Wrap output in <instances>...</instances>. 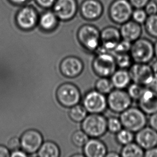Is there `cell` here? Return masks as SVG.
Instances as JSON below:
<instances>
[{"instance_id": "21", "label": "cell", "mask_w": 157, "mask_h": 157, "mask_svg": "<svg viewBox=\"0 0 157 157\" xmlns=\"http://www.w3.org/2000/svg\"><path fill=\"white\" fill-rule=\"evenodd\" d=\"M37 16L32 9L25 8L19 12L17 16V21L23 29H29L32 28L36 23Z\"/></svg>"}, {"instance_id": "30", "label": "cell", "mask_w": 157, "mask_h": 157, "mask_svg": "<svg viewBox=\"0 0 157 157\" xmlns=\"http://www.w3.org/2000/svg\"><path fill=\"white\" fill-rule=\"evenodd\" d=\"M116 64L120 69H127L133 64V60L130 53L119 54L114 55Z\"/></svg>"}, {"instance_id": "8", "label": "cell", "mask_w": 157, "mask_h": 157, "mask_svg": "<svg viewBox=\"0 0 157 157\" xmlns=\"http://www.w3.org/2000/svg\"><path fill=\"white\" fill-rule=\"evenodd\" d=\"M108 108L113 112H123L131 106L133 100L124 89H114L107 97Z\"/></svg>"}, {"instance_id": "36", "label": "cell", "mask_w": 157, "mask_h": 157, "mask_svg": "<svg viewBox=\"0 0 157 157\" xmlns=\"http://www.w3.org/2000/svg\"><path fill=\"white\" fill-rule=\"evenodd\" d=\"M144 9L148 16L157 14V2L154 0H150Z\"/></svg>"}, {"instance_id": "2", "label": "cell", "mask_w": 157, "mask_h": 157, "mask_svg": "<svg viewBox=\"0 0 157 157\" xmlns=\"http://www.w3.org/2000/svg\"><path fill=\"white\" fill-rule=\"evenodd\" d=\"M130 54L135 63H149L155 56L154 44L148 39L140 37L132 43Z\"/></svg>"}, {"instance_id": "44", "label": "cell", "mask_w": 157, "mask_h": 157, "mask_svg": "<svg viewBox=\"0 0 157 157\" xmlns=\"http://www.w3.org/2000/svg\"><path fill=\"white\" fill-rule=\"evenodd\" d=\"M151 68H152V70L153 71L154 76L157 77V60L154 62V63L151 66Z\"/></svg>"}, {"instance_id": "26", "label": "cell", "mask_w": 157, "mask_h": 157, "mask_svg": "<svg viewBox=\"0 0 157 157\" xmlns=\"http://www.w3.org/2000/svg\"><path fill=\"white\" fill-rule=\"evenodd\" d=\"M116 135L117 142L123 146L133 142L135 140V135H134V132L124 128H123Z\"/></svg>"}, {"instance_id": "47", "label": "cell", "mask_w": 157, "mask_h": 157, "mask_svg": "<svg viewBox=\"0 0 157 157\" xmlns=\"http://www.w3.org/2000/svg\"><path fill=\"white\" fill-rule=\"evenodd\" d=\"M13 2L17 3H22L23 2H26L27 0H11Z\"/></svg>"}, {"instance_id": "22", "label": "cell", "mask_w": 157, "mask_h": 157, "mask_svg": "<svg viewBox=\"0 0 157 157\" xmlns=\"http://www.w3.org/2000/svg\"><path fill=\"white\" fill-rule=\"evenodd\" d=\"M37 153L38 157H58L60 156V150L56 143L46 140L42 143Z\"/></svg>"}, {"instance_id": "24", "label": "cell", "mask_w": 157, "mask_h": 157, "mask_svg": "<svg viewBox=\"0 0 157 157\" xmlns=\"http://www.w3.org/2000/svg\"><path fill=\"white\" fill-rule=\"evenodd\" d=\"M88 113L84 106L78 104L70 107L68 112V117L73 122L81 123L88 115Z\"/></svg>"}, {"instance_id": "48", "label": "cell", "mask_w": 157, "mask_h": 157, "mask_svg": "<svg viewBox=\"0 0 157 157\" xmlns=\"http://www.w3.org/2000/svg\"><path fill=\"white\" fill-rule=\"evenodd\" d=\"M154 47H155V56L157 57V41L154 44Z\"/></svg>"}, {"instance_id": "5", "label": "cell", "mask_w": 157, "mask_h": 157, "mask_svg": "<svg viewBox=\"0 0 157 157\" xmlns=\"http://www.w3.org/2000/svg\"><path fill=\"white\" fill-rule=\"evenodd\" d=\"M78 38L84 49L91 52L98 51L101 44V31L95 26L84 25L78 30Z\"/></svg>"}, {"instance_id": "4", "label": "cell", "mask_w": 157, "mask_h": 157, "mask_svg": "<svg viewBox=\"0 0 157 157\" xmlns=\"http://www.w3.org/2000/svg\"><path fill=\"white\" fill-rule=\"evenodd\" d=\"M117 67L115 56L109 52H98L92 62L93 71L99 77H111Z\"/></svg>"}, {"instance_id": "15", "label": "cell", "mask_w": 157, "mask_h": 157, "mask_svg": "<svg viewBox=\"0 0 157 157\" xmlns=\"http://www.w3.org/2000/svg\"><path fill=\"white\" fill-rule=\"evenodd\" d=\"M135 142L145 150L157 146V132L150 126L142 128L136 132Z\"/></svg>"}, {"instance_id": "3", "label": "cell", "mask_w": 157, "mask_h": 157, "mask_svg": "<svg viewBox=\"0 0 157 157\" xmlns=\"http://www.w3.org/2000/svg\"><path fill=\"white\" fill-rule=\"evenodd\" d=\"M81 129L90 138H100L107 130V118L102 114H89L81 122Z\"/></svg>"}, {"instance_id": "27", "label": "cell", "mask_w": 157, "mask_h": 157, "mask_svg": "<svg viewBox=\"0 0 157 157\" xmlns=\"http://www.w3.org/2000/svg\"><path fill=\"white\" fill-rule=\"evenodd\" d=\"M88 135L83 130H78L71 136V142L73 145L78 147H83L89 140Z\"/></svg>"}, {"instance_id": "19", "label": "cell", "mask_w": 157, "mask_h": 157, "mask_svg": "<svg viewBox=\"0 0 157 157\" xmlns=\"http://www.w3.org/2000/svg\"><path fill=\"white\" fill-rule=\"evenodd\" d=\"M139 108L147 115L157 112V93L146 88L142 96L139 99Z\"/></svg>"}, {"instance_id": "10", "label": "cell", "mask_w": 157, "mask_h": 157, "mask_svg": "<svg viewBox=\"0 0 157 157\" xmlns=\"http://www.w3.org/2000/svg\"><path fill=\"white\" fill-rule=\"evenodd\" d=\"M20 140L22 149L29 155L37 152L43 143L44 138L38 130L29 129L22 133Z\"/></svg>"}, {"instance_id": "14", "label": "cell", "mask_w": 157, "mask_h": 157, "mask_svg": "<svg viewBox=\"0 0 157 157\" xmlns=\"http://www.w3.org/2000/svg\"><path fill=\"white\" fill-rule=\"evenodd\" d=\"M104 7L99 0H85L81 6L83 17L89 21H94L102 16Z\"/></svg>"}, {"instance_id": "13", "label": "cell", "mask_w": 157, "mask_h": 157, "mask_svg": "<svg viewBox=\"0 0 157 157\" xmlns=\"http://www.w3.org/2000/svg\"><path fill=\"white\" fill-rule=\"evenodd\" d=\"M84 64L82 60L74 56L64 57L60 62L59 70L62 74L68 78H74L83 72Z\"/></svg>"}, {"instance_id": "1", "label": "cell", "mask_w": 157, "mask_h": 157, "mask_svg": "<svg viewBox=\"0 0 157 157\" xmlns=\"http://www.w3.org/2000/svg\"><path fill=\"white\" fill-rule=\"evenodd\" d=\"M123 128L136 133L147 125V114L140 108L130 107L120 114Z\"/></svg>"}, {"instance_id": "11", "label": "cell", "mask_w": 157, "mask_h": 157, "mask_svg": "<svg viewBox=\"0 0 157 157\" xmlns=\"http://www.w3.org/2000/svg\"><path fill=\"white\" fill-rule=\"evenodd\" d=\"M121 40L122 37L119 29L112 26L104 28L101 31V44L98 52L112 53Z\"/></svg>"}, {"instance_id": "43", "label": "cell", "mask_w": 157, "mask_h": 157, "mask_svg": "<svg viewBox=\"0 0 157 157\" xmlns=\"http://www.w3.org/2000/svg\"><path fill=\"white\" fill-rule=\"evenodd\" d=\"M54 1L55 0H37L39 4L44 7L51 6L54 2Z\"/></svg>"}, {"instance_id": "25", "label": "cell", "mask_w": 157, "mask_h": 157, "mask_svg": "<svg viewBox=\"0 0 157 157\" xmlns=\"http://www.w3.org/2000/svg\"><path fill=\"white\" fill-rule=\"evenodd\" d=\"M95 88L96 91L104 95H108L115 89L109 77H100L96 82Z\"/></svg>"}, {"instance_id": "6", "label": "cell", "mask_w": 157, "mask_h": 157, "mask_svg": "<svg viewBox=\"0 0 157 157\" xmlns=\"http://www.w3.org/2000/svg\"><path fill=\"white\" fill-rule=\"evenodd\" d=\"M55 96L58 102L65 108H70L78 104L81 99L80 90L70 82L60 84L56 90Z\"/></svg>"}, {"instance_id": "39", "label": "cell", "mask_w": 157, "mask_h": 157, "mask_svg": "<svg viewBox=\"0 0 157 157\" xmlns=\"http://www.w3.org/2000/svg\"><path fill=\"white\" fill-rule=\"evenodd\" d=\"M148 89L151 90L157 93V77L154 76L151 82L145 86Z\"/></svg>"}, {"instance_id": "37", "label": "cell", "mask_w": 157, "mask_h": 157, "mask_svg": "<svg viewBox=\"0 0 157 157\" xmlns=\"http://www.w3.org/2000/svg\"><path fill=\"white\" fill-rule=\"evenodd\" d=\"M134 8H144L150 0H129Z\"/></svg>"}, {"instance_id": "29", "label": "cell", "mask_w": 157, "mask_h": 157, "mask_svg": "<svg viewBox=\"0 0 157 157\" xmlns=\"http://www.w3.org/2000/svg\"><path fill=\"white\" fill-rule=\"evenodd\" d=\"M127 92L133 100L138 101L144 92L146 87L137 83H131L127 87Z\"/></svg>"}, {"instance_id": "38", "label": "cell", "mask_w": 157, "mask_h": 157, "mask_svg": "<svg viewBox=\"0 0 157 157\" xmlns=\"http://www.w3.org/2000/svg\"><path fill=\"white\" fill-rule=\"evenodd\" d=\"M149 122L150 126L157 132V112L150 115Z\"/></svg>"}, {"instance_id": "42", "label": "cell", "mask_w": 157, "mask_h": 157, "mask_svg": "<svg viewBox=\"0 0 157 157\" xmlns=\"http://www.w3.org/2000/svg\"><path fill=\"white\" fill-rule=\"evenodd\" d=\"M144 157H157V146L145 151Z\"/></svg>"}, {"instance_id": "35", "label": "cell", "mask_w": 157, "mask_h": 157, "mask_svg": "<svg viewBox=\"0 0 157 157\" xmlns=\"http://www.w3.org/2000/svg\"><path fill=\"white\" fill-rule=\"evenodd\" d=\"M6 146L11 151L20 149L21 147L20 138L18 136H13L7 142Z\"/></svg>"}, {"instance_id": "7", "label": "cell", "mask_w": 157, "mask_h": 157, "mask_svg": "<svg viewBox=\"0 0 157 157\" xmlns=\"http://www.w3.org/2000/svg\"><path fill=\"white\" fill-rule=\"evenodd\" d=\"M134 9L129 0H114L109 7V16L113 23L122 25L131 19Z\"/></svg>"}, {"instance_id": "9", "label": "cell", "mask_w": 157, "mask_h": 157, "mask_svg": "<svg viewBox=\"0 0 157 157\" xmlns=\"http://www.w3.org/2000/svg\"><path fill=\"white\" fill-rule=\"evenodd\" d=\"M83 105L89 114H102L108 108L106 96L95 89L85 94Z\"/></svg>"}, {"instance_id": "40", "label": "cell", "mask_w": 157, "mask_h": 157, "mask_svg": "<svg viewBox=\"0 0 157 157\" xmlns=\"http://www.w3.org/2000/svg\"><path fill=\"white\" fill-rule=\"evenodd\" d=\"M10 156V150L6 146L0 144V157H9Z\"/></svg>"}, {"instance_id": "45", "label": "cell", "mask_w": 157, "mask_h": 157, "mask_svg": "<svg viewBox=\"0 0 157 157\" xmlns=\"http://www.w3.org/2000/svg\"><path fill=\"white\" fill-rule=\"evenodd\" d=\"M121 157L120 153H118L116 152H107L106 157Z\"/></svg>"}, {"instance_id": "31", "label": "cell", "mask_w": 157, "mask_h": 157, "mask_svg": "<svg viewBox=\"0 0 157 157\" xmlns=\"http://www.w3.org/2000/svg\"><path fill=\"white\" fill-rule=\"evenodd\" d=\"M56 15L51 12H47L41 17L40 25L45 30H50L54 26L57 19Z\"/></svg>"}, {"instance_id": "32", "label": "cell", "mask_w": 157, "mask_h": 157, "mask_svg": "<svg viewBox=\"0 0 157 157\" xmlns=\"http://www.w3.org/2000/svg\"><path fill=\"white\" fill-rule=\"evenodd\" d=\"M123 128L122 123L119 118L111 117L107 119V130L111 133L116 134Z\"/></svg>"}, {"instance_id": "12", "label": "cell", "mask_w": 157, "mask_h": 157, "mask_svg": "<svg viewBox=\"0 0 157 157\" xmlns=\"http://www.w3.org/2000/svg\"><path fill=\"white\" fill-rule=\"evenodd\" d=\"M131 81L146 86L154 77L151 66L148 63H135L129 70Z\"/></svg>"}, {"instance_id": "20", "label": "cell", "mask_w": 157, "mask_h": 157, "mask_svg": "<svg viewBox=\"0 0 157 157\" xmlns=\"http://www.w3.org/2000/svg\"><path fill=\"white\" fill-rule=\"evenodd\" d=\"M111 79L114 88L118 89L127 88L131 82L129 70L124 69L116 70L111 76Z\"/></svg>"}, {"instance_id": "33", "label": "cell", "mask_w": 157, "mask_h": 157, "mask_svg": "<svg viewBox=\"0 0 157 157\" xmlns=\"http://www.w3.org/2000/svg\"><path fill=\"white\" fill-rule=\"evenodd\" d=\"M148 15L144 8H135L132 13L131 19L140 25L144 24Z\"/></svg>"}, {"instance_id": "34", "label": "cell", "mask_w": 157, "mask_h": 157, "mask_svg": "<svg viewBox=\"0 0 157 157\" xmlns=\"http://www.w3.org/2000/svg\"><path fill=\"white\" fill-rule=\"evenodd\" d=\"M132 43L127 41L124 40L122 39L120 42L114 49L112 54L115 55L119 54H124V53H130Z\"/></svg>"}, {"instance_id": "41", "label": "cell", "mask_w": 157, "mask_h": 157, "mask_svg": "<svg viewBox=\"0 0 157 157\" xmlns=\"http://www.w3.org/2000/svg\"><path fill=\"white\" fill-rule=\"evenodd\" d=\"M10 156L12 157H28V155L22 149V150L18 149L15 151H11Z\"/></svg>"}, {"instance_id": "18", "label": "cell", "mask_w": 157, "mask_h": 157, "mask_svg": "<svg viewBox=\"0 0 157 157\" xmlns=\"http://www.w3.org/2000/svg\"><path fill=\"white\" fill-rule=\"evenodd\" d=\"M83 147V153L86 157H104L108 152L106 145L98 138H89Z\"/></svg>"}, {"instance_id": "16", "label": "cell", "mask_w": 157, "mask_h": 157, "mask_svg": "<svg viewBox=\"0 0 157 157\" xmlns=\"http://www.w3.org/2000/svg\"><path fill=\"white\" fill-rule=\"evenodd\" d=\"M141 25L131 19L121 25L119 30L122 39L132 43L140 38L142 34Z\"/></svg>"}, {"instance_id": "17", "label": "cell", "mask_w": 157, "mask_h": 157, "mask_svg": "<svg viewBox=\"0 0 157 157\" xmlns=\"http://www.w3.org/2000/svg\"><path fill=\"white\" fill-rule=\"evenodd\" d=\"M54 10L55 15L60 19H70L77 13V2L75 0H58L54 6Z\"/></svg>"}, {"instance_id": "46", "label": "cell", "mask_w": 157, "mask_h": 157, "mask_svg": "<svg viewBox=\"0 0 157 157\" xmlns=\"http://www.w3.org/2000/svg\"><path fill=\"white\" fill-rule=\"evenodd\" d=\"M71 157H85V155H83V154H81L80 153H75L74 155H71Z\"/></svg>"}, {"instance_id": "23", "label": "cell", "mask_w": 157, "mask_h": 157, "mask_svg": "<svg viewBox=\"0 0 157 157\" xmlns=\"http://www.w3.org/2000/svg\"><path fill=\"white\" fill-rule=\"evenodd\" d=\"M144 153V150L137 143L133 142L123 146L120 155L122 157H143Z\"/></svg>"}, {"instance_id": "28", "label": "cell", "mask_w": 157, "mask_h": 157, "mask_svg": "<svg viewBox=\"0 0 157 157\" xmlns=\"http://www.w3.org/2000/svg\"><path fill=\"white\" fill-rule=\"evenodd\" d=\"M144 26L147 33L151 37L157 39V14L149 16Z\"/></svg>"}]
</instances>
